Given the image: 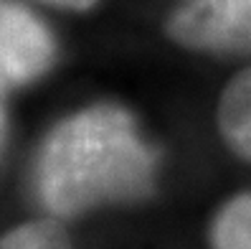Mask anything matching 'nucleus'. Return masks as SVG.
<instances>
[{
    "instance_id": "1",
    "label": "nucleus",
    "mask_w": 251,
    "mask_h": 249,
    "mask_svg": "<svg viewBox=\"0 0 251 249\" xmlns=\"http://www.w3.org/2000/svg\"><path fill=\"white\" fill-rule=\"evenodd\" d=\"M155 153L120 107H92L49 135L36 166V191L53 216H76L104 201L140 198L152 188Z\"/></svg>"
},
{
    "instance_id": "2",
    "label": "nucleus",
    "mask_w": 251,
    "mask_h": 249,
    "mask_svg": "<svg viewBox=\"0 0 251 249\" xmlns=\"http://www.w3.org/2000/svg\"><path fill=\"white\" fill-rule=\"evenodd\" d=\"M168 33L190 49L251 51V0H183Z\"/></svg>"
},
{
    "instance_id": "3",
    "label": "nucleus",
    "mask_w": 251,
    "mask_h": 249,
    "mask_svg": "<svg viewBox=\"0 0 251 249\" xmlns=\"http://www.w3.org/2000/svg\"><path fill=\"white\" fill-rule=\"evenodd\" d=\"M53 54L49 28L31 10L0 0V89L41 77Z\"/></svg>"
},
{
    "instance_id": "4",
    "label": "nucleus",
    "mask_w": 251,
    "mask_h": 249,
    "mask_svg": "<svg viewBox=\"0 0 251 249\" xmlns=\"http://www.w3.org/2000/svg\"><path fill=\"white\" fill-rule=\"evenodd\" d=\"M218 127L228 148L251 160V69L226 86L218 105Z\"/></svg>"
},
{
    "instance_id": "5",
    "label": "nucleus",
    "mask_w": 251,
    "mask_h": 249,
    "mask_svg": "<svg viewBox=\"0 0 251 249\" xmlns=\"http://www.w3.org/2000/svg\"><path fill=\"white\" fill-rule=\"evenodd\" d=\"M213 249H251V196L233 198L218 214Z\"/></svg>"
},
{
    "instance_id": "6",
    "label": "nucleus",
    "mask_w": 251,
    "mask_h": 249,
    "mask_svg": "<svg viewBox=\"0 0 251 249\" xmlns=\"http://www.w3.org/2000/svg\"><path fill=\"white\" fill-rule=\"evenodd\" d=\"M0 249H71V244L61 224L31 221L0 239Z\"/></svg>"
},
{
    "instance_id": "7",
    "label": "nucleus",
    "mask_w": 251,
    "mask_h": 249,
    "mask_svg": "<svg viewBox=\"0 0 251 249\" xmlns=\"http://www.w3.org/2000/svg\"><path fill=\"white\" fill-rule=\"evenodd\" d=\"M49 5H56V8H69V10H86L92 8L97 0H43Z\"/></svg>"
},
{
    "instance_id": "8",
    "label": "nucleus",
    "mask_w": 251,
    "mask_h": 249,
    "mask_svg": "<svg viewBox=\"0 0 251 249\" xmlns=\"http://www.w3.org/2000/svg\"><path fill=\"white\" fill-rule=\"evenodd\" d=\"M0 140H3V112H0Z\"/></svg>"
}]
</instances>
